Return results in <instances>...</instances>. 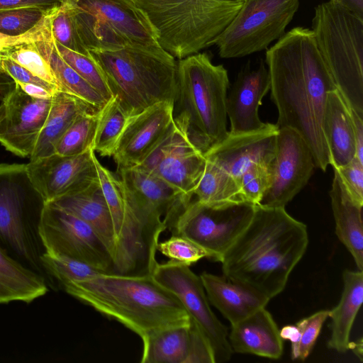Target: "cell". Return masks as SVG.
<instances>
[{
  "label": "cell",
  "mask_w": 363,
  "mask_h": 363,
  "mask_svg": "<svg viewBox=\"0 0 363 363\" xmlns=\"http://www.w3.org/2000/svg\"><path fill=\"white\" fill-rule=\"evenodd\" d=\"M350 111L355 136L356 157L363 163V118L351 109Z\"/></svg>",
  "instance_id": "681fc988"
},
{
  "label": "cell",
  "mask_w": 363,
  "mask_h": 363,
  "mask_svg": "<svg viewBox=\"0 0 363 363\" xmlns=\"http://www.w3.org/2000/svg\"><path fill=\"white\" fill-rule=\"evenodd\" d=\"M87 223L109 252H115V236L111 216L99 179L86 187L50 202Z\"/></svg>",
  "instance_id": "cb8c5ba5"
},
{
  "label": "cell",
  "mask_w": 363,
  "mask_h": 363,
  "mask_svg": "<svg viewBox=\"0 0 363 363\" xmlns=\"http://www.w3.org/2000/svg\"><path fill=\"white\" fill-rule=\"evenodd\" d=\"M35 45L48 62L59 90L72 94L99 109H101L108 101L60 56L51 30L43 38L35 41Z\"/></svg>",
  "instance_id": "4dcf8cb0"
},
{
  "label": "cell",
  "mask_w": 363,
  "mask_h": 363,
  "mask_svg": "<svg viewBox=\"0 0 363 363\" xmlns=\"http://www.w3.org/2000/svg\"><path fill=\"white\" fill-rule=\"evenodd\" d=\"M117 172L138 204L150 216L164 222L169 230L191 201L139 165L117 169Z\"/></svg>",
  "instance_id": "7402d4cb"
},
{
  "label": "cell",
  "mask_w": 363,
  "mask_h": 363,
  "mask_svg": "<svg viewBox=\"0 0 363 363\" xmlns=\"http://www.w3.org/2000/svg\"><path fill=\"white\" fill-rule=\"evenodd\" d=\"M268 167L265 164H254L238 178L237 182L245 201L259 204L269 183Z\"/></svg>",
  "instance_id": "b9f144b4"
},
{
  "label": "cell",
  "mask_w": 363,
  "mask_h": 363,
  "mask_svg": "<svg viewBox=\"0 0 363 363\" xmlns=\"http://www.w3.org/2000/svg\"><path fill=\"white\" fill-rule=\"evenodd\" d=\"M50 11L35 7L1 10L0 34L9 37L25 35L35 28Z\"/></svg>",
  "instance_id": "74e56055"
},
{
  "label": "cell",
  "mask_w": 363,
  "mask_h": 363,
  "mask_svg": "<svg viewBox=\"0 0 363 363\" xmlns=\"http://www.w3.org/2000/svg\"><path fill=\"white\" fill-rule=\"evenodd\" d=\"M279 128L267 123L262 129L242 133H230L203 153L208 160L238 181L254 164H269L275 151ZM238 183V182H237Z\"/></svg>",
  "instance_id": "ffe728a7"
},
{
  "label": "cell",
  "mask_w": 363,
  "mask_h": 363,
  "mask_svg": "<svg viewBox=\"0 0 363 363\" xmlns=\"http://www.w3.org/2000/svg\"><path fill=\"white\" fill-rule=\"evenodd\" d=\"M189 325L156 330L141 338L143 354L140 362L185 363L189 352Z\"/></svg>",
  "instance_id": "1f68e13d"
},
{
  "label": "cell",
  "mask_w": 363,
  "mask_h": 363,
  "mask_svg": "<svg viewBox=\"0 0 363 363\" xmlns=\"http://www.w3.org/2000/svg\"><path fill=\"white\" fill-rule=\"evenodd\" d=\"M49 290L41 276L14 260L0 247V304L30 303Z\"/></svg>",
  "instance_id": "f546056e"
},
{
  "label": "cell",
  "mask_w": 363,
  "mask_h": 363,
  "mask_svg": "<svg viewBox=\"0 0 363 363\" xmlns=\"http://www.w3.org/2000/svg\"><path fill=\"white\" fill-rule=\"evenodd\" d=\"M161 48L179 60L214 44L244 0H133Z\"/></svg>",
  "instance_id": "52a82bcc"
},
{
  "label": "cell",
  "mask_w": 363,
  "mask_h": 363,
  "mask_svg": "<svg viewBox=\"0 0 363 363\" xmlns=\"http://www.w3.org/2000/svg\"><path fill=\"white\" fill-rule=\"evenodd\" d=\"M16 83L6 72L0 71V100H4L16 87Z\"/></svg>",
  "instance_id": "db71d44e"
},
{
  "label": "cell",
  "mask_w": 363,
  "mask_h": 363,
  "mask_svg": "<svg viewBox=\"0 0 363 363\" xmlns=\"http://www.w3.org/2000/svg\"><path fill=\"white\" fill-rule=\"evenodd\" d=\"M174 119V104L161 102L128 118L113 155L117 169L138 165L162 139Z\"/></svg>",
  "instance_id": "d6986e66"
},
{
  "label": "cell",
  "mask_w": 363,
  "mask_h": 363,
  "mask_svg": "<svg viewBox=\"0 0 363 363\" xmlns=\"http://www.w3.org/2000/svg\"><path fill=\"white\" fill-rule=\"evenodd\" d=\"M334 170L329 192L335 223V233L352 255L359 271L363 270L362 206L357 205L347 193L340 175Z\"/></svg>",
  "instance_id": "83f0119b"
},
{
  "label": "cell",
  "mask_w": 363,
  "mask_h": 363,
  "mask_svg": "<svg viewBox=\"0 0 363 363\" xmlns=\"http://www.w3.org/2000/svg\"><path fill=\"white\" fill-rule=\"evenodd\" d=\"M228 72L215 65L206 52L177 62L174 117L185 126L192 143L203 153L224 140L227 130Z\"/></svg>",
  "instance_id": "277c9868"
},
{
  "label": "cell",
  "mask_w": 363,
  "mask_h": 363,
  "mask_svg": "<svg viewBox=\"0 0 363 363\" xmlns=\"http://www.w3.org/2000/svg\"><path fill=\"white\" fill-rule=\"evenodd\" d=\"M60 289L118 321L141 338L156 330L190 324L179 298L152 274L101 272L69 281Z\"/></svg>",
  "instance_id": "3957f363"
},
{
  "label": "cell",
  "mask_w": 363,
  "mask_h": 363,
  "mask_svg": "<svg viewBox=\"0 0 363 363\" xmlns=\"http://www.w3.org/2000/svg\"><path fill=\"white\" fill-rule=\"evenodd\" d=\"M316 167L312 152L301 135L279 128L274 157L268 169L269 186L258 205L285 207L307 184Z\"/></svg>",
  "instance_id": "2e32d148"
},
{
  "label": "cell",
  "mask_w": 363,
  "mask_h": 363,
  "mask_svg": "<svg viewBox=\"0 0 363 363\" xmlns=\"http://www.w3.org/2000/svg\"><path fill=\"white\" fill-rule=\"evenodd\" d=\"M311 30L337 89L363 118V18L329 1L315 6Z\"/></svg>",
  "instance_id": "9c48e42d"
},
{
  "label": "cell",
  "mask_w": 363,
  "mask_h": 363,
  "mask_svg": "<svg viewBox=\"0 0 363 363\" xmlns=\"http://www.w3.org/2000/svg\"><path fill=\"white\" fill-rule=\"evenodd\" d=\"M89 52L128 117L158 103L174 104L177 62L167 51L127 47Z\"/></svg>",
  "instance_id": "5b68a950"
},
{
  "label": "cell",
  "mask_w": 363,
  "mask_h": 363,
  "mask_svg": "<svg viewBox=\"0 0 363 363\" xmlns=\"http://www.w3.org/2000/svg\"><path fill=\"white\" fill-rule=\"evenodd\" d=\"M128 118L112 97L99 112L92 150L103 157L113 156Z\"/></svg>",
  "instance_id": "836d02e7"
},
{
  "label": "cell",
  "mask_w": 363,
  "mask_h": 363,
  "mask_svg": "<svg viewBox=\"0 0 363 363\" xmlns=\"http://www.w3.org/2000/svg\"><path fill=\"white\" fill-rule=\"evenodd\" d=\"M328 317L329 311H320L296 323L300 333L296 359L304 360L308 357Z\"/></svg>",
  "instance_id": "7bdbcfd3"
},
{
  "label": "cell",
  "mask_w": 363,
  "mask_h": 363,
  "mask_svg": "<svg viewBox=\"0 0 363 363\" xmlns=\"http://www.w3.org/2000/svg\"><path fill=\"white\" fill-rule=\"evenodd\" d=\"M2 69L17 83H28L44 87L51 92L58 89L57 86L47 82L9 57L2 60Z\"/></svg>",
  "instance_id": "bcb514c9"
},
{
  "label": "cell",
  "mask_w": 363,
  "mask_h": 363,
  "mask_svg": "<svg viewBox=\"0 0 363 363\" xmlns=\"http://www.w3.org/2000/svg\"><path fill=\"white\" fill-rule=\"evenodd\" d=\"M323 131L330 154V164L333 168L344 166L356 157L351 111L337 89L328 95Z\"/></svg>",
  "instance_id": "d4e9b609"
},
{
  "label": "cell",
  "mask_w": 363,
  "mask_h": 363,
  "mask_svg": "<svg viewBox=\"0 0 363 363\" xmlns=\"http://www.w3.org/2000/svg\"><path fill=\"white\" fill-rule=\"evenodd\" d=\"M88 51L130 47L164 52L133 0H62Z\"/></svg>",
  "instance_id": "30bf717a"
},
{
  "label": "cell",
  "mask_w": 363,
  "mask_h": 363,
  "mask_svg": "<svg viewBox=\"0 0 363 363\" xmlns=\"http://www.w3.org/2000/svg\"><path fill=\"white\" fill-rule=\"evenodd\" d=\"M279 335L282 340L291 341V358L296 360L297 359V352L300 340V333L298 326L296 325H286L279 331Z\"/></svg>",
  "instance_id": "f907efd6"
},
{
  "label": "cell",
  "mask_w": 363,
  "mask_h": 363,
  "mask_svg": "<svg viewBox=\"0 0 363 363\" xmlns=\"http://www.w3.org/2000/svg\"><path fill=\"white\" fill-rule=\"evenodd\" d=\"M45 32V23L41 21L35 28L28 33L18 37H9L0 34V71L2 69V60L8 57L9 52L16 46L33 43L41 39Z\"/></svg>",
  "instance_id": "7dc6e473"
},
{
  "label": "cell",
  "mask_w": 363,
  "mask_h": 363,
  "mask_svg": "<svg viewBox=\"0 0 363 363\" xmlns=\"http://www.w3.org/2000/svg\"><path fill=\"white\" fill-rule=\"evenodd\" d=\"M40 234L47 252L69 257L106 273H115L112 257L91 227L74 215L47 203Z\"/></svg>",
  "instance_id": "5bb4252c"
},
{
  "label": "cell",
  "mask_w": 363,
  "mask_h": 363,
  "mask_svg": "<svg viewBox=\"0 0 363 363\" xmlns=\"http://www.w3.org/2000/svg\"><path fill=\"white\" fill-rule=\"evenodd\" d=\"M100 111L72 94L57 89L30 160L54 154L58 140L77 117Z\"/></svg>",
  "instance_id": "4316f807"
},
{
  "label": "cell",
  "mask_w": 363,
  "mask_h": 363,
  "mask_svg": "<svg viewBox=\"0 0 363 363\" xmlns=\"http://www.w3.org/2000/svg\"><path fill=\"white\" fill-rule=\"evenodd\" d=\"M50 30L52 38L59 44L74 52L90 55L82 45L70 13L62 1L52 13Z\"/></svg>",
  "instance_id": "ab89813d"
},
{
  "label": "cell",
  "mask_w": 363,
  "mask_h": 363,
  "mask_svg": "<svg viewBox=\"0 0 363 363\" xmlns=\"http://www.w3.org/2000/svg\"><path fill=\"white\" fill-rule=\"evenodd\" d=\"M47 202L32 183L26 164H0V247L58 290L42 259L47 253L40 225Z\"/></svg>",
  "instance_id": "8992f818"
},
{
  "label": "cell",
  "mask_w": 363,
  "mask_h": 363,
  "mask_svg": "<svg viewBox=\"0 0 363 363\" xmlns=\"http://www.w3.org/2000/svg\"><path fill=\"white\" fill-rule=\"evenodd\" d=\"M62 0H0V11L35 7L50 11L61 6Z\"/></svg>",
  "instance_id": "c3c4849f"
},
{
  "label": "cell",
  "mask_w": 363,
  "mask_h": 363,
  "mask_svg": "<svg viewBox=\"0 0 363 363\" xmlns=\"http://www.w3.org/2000/svg\"><path fill=\"white\" fill-rule=\"evenodd\" d=\"M355 16L363 18V0H330Z\"/></svg>",
  "instance_id": "f5cc1de1"
},
{
  "label": "cell",
  "mask_w": 363,
  "mask_h": 363,
  "mask_svg": "<svg viewBox=\"0 0 363 363\" xmlns=\"http://www.w3.org/2000/svg\"><path fill=\"white\" fill-rule=\"evenodd\" d=\"M299 4V0H244L214 42L220 57H242L266 50L285 33Z\"/></svg>",
  "instance_id": "8fae6325"
},
{
  "label": "cell",
  "mask_w": 363,
  "mask_h": 363,
  "mask_svg": "<svg viewBox=\"0 0 363 363\" xmlns=\"http://www.w3.org/2000/svg\"><path fill=\"white\" fill-rule=\"evenodd\" d=\"M193 198L203 205L213 207L245 201L235 179L206 159L203 175L194 191Z\"/></svg>",
  "instance_id": "d6a6232c"
},
{
  "label": "cell",
  "mask_w": 363,
  "mask_h": 363,
  "mask_svg": "<svg viewBox=\"0 0 363 363\" xmlns=\"http://www.w3.org/2000/svg\"><path fill=\"white\" fill-rule=\"evenodd\" d=\"M228 340L233 351L277 359L283 342L270 313L263 307L231 325Z\"/></svg>",
  "instance_id": "603a6c76"
},
{
  "label": "cell",
  "mask_w": 363,
  "mask_h": 363,
  "mask_svg": "<svg viewBox=\"0 0 363 363\" xmlns=\"http://www.w3.org/2000/svg\"><path fill=\"white\" fill-rule=\"evenodd\" d=\"M2 102L5 113L0 121V143L18 156L30 157L48 115L52 98L30 96L16 84Z\"/></svg>",
  "instance_id": "ac0fdd59"
},
{
  "label": "cell",
  "mask_w": 363,
  "mask_h": 363,
  "mask_svg": "<svg viewBox=\"0 0 363 363\" xmlns=\"http://www.w3.org/2000/svg\"><path fill=\"white\" fill-rule=\"evenodd\" d=\"M152 276L179 298L190 319L209 342L215 363L228 361L233 351L227 328L211 310L200 277L189 266L172 260L157 263Z\"/></svg>",
  "instance_id": "4fadbf2b"
},
{
  "label": "cell",
  "mask_w": 363,
  "mask_h": 363,
  "mask_svg": "<svg viewBox=\"0 0 363 363\" xmlns=\"http://www.w3.org/2000/svg\"><path fill=\"white\" fill-rule=\"evenodd\" d=\"M362 338H360L359 340L354 342H350L349 349H352L353 352L357 356V357L362 362Z\"/></svg>",
  "instance_id": "11a10c76"
},
{
  "label": "cell",
  "mask_w": 363,
  "mask_h": 363,
  "mask_svg": "<svg viewBox=\"0 0 363 363\" xmlns=\"http://www.w3.org/2000/svg\"><path fill=\"white\" fill-rule=\"evenodd\" d=\"M138 165L192 199L206 158L190 140L184 125L174 117L166 133Z\"/></svg>",
  "instance_id": "9a60e30c"
},
{
  "label": "cell",
  "mask_w": 363,
  "mask_h": 363,
  "mask_svg": "<svg viewBox=\"0 0 363 363\" xmlns=\"http://www.w3.org/2000/svg\"><path fill=\"white\" fill-rule=\"evenodd\" d=\"M157 250L169 260L189 267L203 257L211 258L205 249L179 234H172L168 240L159 242Z\"/></svg>",
  "instance_id": "f35d334b"
},
{
  "label": "cell",
  "mask_w": 363,
  "mask_h": 363,
  "mask_svg": "<svg viewBox=\"0 0 363 363\" xmlns=\"http://www.w3.org/2000/svg\"><path fill=\"white\" fill-rule=\"evenodd\" d=\"M209 302L232 324L265 307L269 299L225 277L203 272L200 276Z\"/></svg>",
  "instance_id": "484cf974"
},
{
  "label": "cell",
  "mask_w": 363,
  "mask_h": 363,
  "mask_svg": "<svg viewBox=\"0 0 363 363\" xmlns=\"http://www.w3.org/2000/svg\"><path fill=\"white\" fill-rule=\"evenodd\" d=\"M55 46L57 52L64 61L96 89L107 101L113 97L101 70L91 55L88 56L74 52L56 41H55Z\"/></svg>",
  "instance_id": "d590c367"
},
{
  "label": "cell",
  "mask_w": 363,
  "mask_h": 363,
  "mask_svg": "<svg viewBox=\"0 0 363 363\" xmlns=\"http://www.w3.org/2000/svg\"><path fill=\"white\" fill-rule=\"evenodd\" d=\"M335 169L352 199L363 206V163L355 157L344 166Z\"/></svg>",
  "instance_id": "ee69618b"
},
{
  "label": "cell",
  "mask_w": 363,
  "mask_h": 363,
  "mask_svg": "<svg viewBox=\"0 0 363 363\" xmlns=\"http://www.w3.org/2000/svg\"><path fill=\"white\" fill-rule=\"evenodd\" d=\"M99 181L111 216L115 252V273L152 274L158 263L156 252L164 223L146 212L122 180L94 157Z\"/></svg>",
  "instance_id": "ba28073f"
},
{
  "label": "cell",
  "mask_w": 363,
  "mask_h": 363,
  "mask_svg": "<svg viewBox=\"0 0 363 363\" xmlns=\"http://www.w3.org/2000/svg\"><path fill=\"white\" fill-rule=\"evenodd\" d=\"M344 288L339 303L329 311L331 336L328 347L344 353L349 350L350 335L356 315L363 301L362 271L345 270Z\"/></svg>",
  "instance_id": "f1b7e54d"
},
{
  "label": "cell",
  "mask_w": 363,
  "mask_h": 363,
  "mask_svg": "<svg viewBox=\"0 0 363 363\" xmlns=\"http://www.w3.org/2000/svg\"><path fill=\"white\" fill-rule=\"evenodd\" d=\"M308 243L306 225L285 207L255 205L248 225L220 260L224 277L270 300L284 289Z\"/></svg>",
  "instance_id": "7a4b0ae2"
},
{
  "label": "cell",
  "mask_w": 363,
  "mask_h": 363,
  "mask_svg": "<svg viewBox=\"0 0 363 363\" xmlns=\"http://www.w3.org/2000/svg\"><path fill=\"white\" fill-rule=\"evenodd\" d=\"M255 206L242 201L213 207L203 205L193 198L170 230L202 247L210 254L211 259L220 262L225 252L248 225Z\"/></svg>",
  "instance_id": "7c38bea8"
},
{
  "label": "cell",
  "mask_w": 363,
  "mask_h": 363,
  "mask_svg": "<svg viewBox=\"0 0 363 363\" xmlns=\"http://www.w3.org/2000/svg\"><path fill=\"white\" fill-rule=\"evenodd\" d=\"M99 112L77 117L58 140L55 153L72 156L92 149Z\"/></svg>",
  "instance_id": "e575fe53"
},
{
  "label": "cell",
  "mask_w": 363,
  "mask_h": 363,
  "mask_svg": "<svg viewBox=\"0 0 363 363\" xmlns=\"http://www.w3.org/2000/svg\"><path fill=\"white\" fill-rule=\"evenodd\" d=\"M21 89L28 95L38 99H50L54 92L45 89L43 86L28 83H17Z\"/></svg>",
  "instance_id": "816d5d0a"
},
{
  "label": "cell",
  "mask_w": 363,
  "mask_h": 363,
  "mask_svg": "<svg viewBox=\"0 0 363 363\" xmlns=\"http://www.w3.org/2000/svg\"><path fill=\"white\" fill-rule=\"evenodd\" d=\"M42 261L47 273L55 282L58 289L69 281L84 279L102 272L84 262L48 252L43 257Z\"/></svg>",
  "instance_id": "8d00e7d4"
},
{
  "label": "cell",
  "mask_w": 363,
  "mask_h": 363,
  "mask_svg": "<svg viewBox=\"0 0 363 363\" xmlns=\"http://www.w3.org/2000/svg\"><path fill=\"white\" fill-rule=\"evenodd\" d=\"M271 99L278 111L277 126L298 132L309 147L316 167L330 164L323 131L327 97L337 89L311 29L296 27L266 52Z\"/></svg>",
  "instance_id": "6da1fadb"
},
{
  "label": "cell",
  "mask_w": 363,
  "mask_h": 363,
  "mask_svg": "<svg viewBox=\"0 0 363 363\" xmlns=\"http://www.w3.org/2000/svg\"><path fill=\"white\" fill-rule=\"evenodd\" d=\"M95 156L92 149L72 156L54 153L30 160L26 169L32 183L48 203L98 180Z\"/></svg>",
  "instance_id": "e0dca14e"
},
{
  "label": "cell",
  "mask_w": 363,
  "mask_h": 363,
  "mask_svg": "<svg viewBox=\"0 0 363 363\" xmlns=\"http://www.w3.org/2000/svg\"><path fill=\"white\" fill-rule=\"evenodd\" d=\"M8 57L41 79L57 86L48 62L38 50L35 42L16 46L9 52Z\"/></svg>",
  "instance_id": "60d3db41"
},
{
  "label": "cell",
  "mask_w": 363,
  "mask_h": 363,
  "mask_svg": "<svg viewBox=\"0 0 363 363\" xmlns=\"http://www.w3.org/2000/svg\"><path fill=\"white\" fill-rule=\"evenodd\" d=\"M270 90V76L261 60L257 66L247 65L238 74L227 94L226 111L230 123V133L257 131L268 123L259 116L263 97Z\"/></svg>",
  "instance_id": "44dd1931"
},
{
  "label": "cell",
  "mask_w": 363,
  "mask_h": 363,
  "mask_svg": "<svg viewBox=\"0 0 363 363\" xmlns=\"http://www.w3.org/2000/svg\"><path fill=\"white\" fill-rule=\"evenodd\" d=\"M185 363H215L209 342L191 319L189 352Z\"/></svg>",
  "instance_id": "f6af8a7d"
},
{
  "label": "cell",
  "mask_w": 363,
  "mask_h": 363,
  "mask_svg": "<svg viewBox=\"0 0 363 363\" xmlns=\"http://www.w3.org/2000/svg\"><path fill=\"white\" fill-rule=\"evenodd\" d=\"M4 113H5V105L2 102L1 104L0 105V121L4 117Z\"/></svg>",
  "instance_id": "9f6ffc18"
}]
</instances>
